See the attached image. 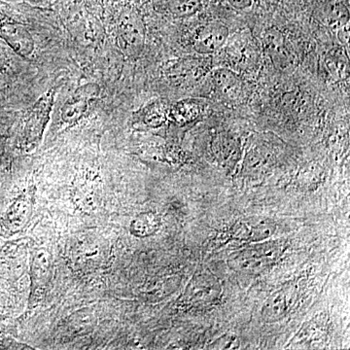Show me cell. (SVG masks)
Returning <instances> with one entry per match:
<instances>
[{"mask_svg": "<svg viewBox=\"0 0 350 350\" xmlns=\"http://www.w3.org/2000/svg\"><path fill=\"white\" fill-rule=\"evenodd\" d=\"M222 50L226 61L236 70H252L259 64V46L250 32L239 31L229 36Z\"/></svg>", "mask_w": 350, "mask_h": 350, "instance_id": "6da1fadb", "label": "cell"}, {"mask_svg": "<svg viewBox=\"0 0 350 350\" xmlns=\"http://www.w3.org/2000/svg\"><path fill=\"white\" fill-rule=\"evenodd\" d=\"M55 89L44 94L27 115L25 126V144L32 148L40 142L43 131L50 118V113L54 105Z\"/></svg>", "mask_w": 350, "mask_h": 350, "instance_id": "7a4b0ae2", "label": "cell"}, {"mask_svg": "<svg viewBox=\"0 0 350 350\" xmlns=\"http://www.w3.org/2000/svg\"><path fill=\"white\" fill-rule=\"evenodd\" d=\"M229 36V29L222 23H207L198 27L193 34L191 44L198 54L211 56L222 51Z\"/></svg>", "mask_w": 350, "mask_h": 350, "instance_id": "3957f363", "label": "cell"}, {"mask_svg": "<svg viewBox=\"0 0 350 350\" xmlns=\"http://www.w3.org/2000/svg\"><path fill=\"white\" fill-rule=\"evenodd\" d=\"M100 93V88L98 85H85L75 92L70 98L64 103L62 110V119L64 123L75 124L86 114L90 105Z\"/></svg>", "mask_w": 350, "mask_h": 350, "instance_id": "277c9868", "label": "cell"}, {"mask_svg": "<svg viewBox=\"0 0 350 350\" xmlns=\"http://www.w3.org/2000/svg\"><path fill=\"white\" fill-rule=\"evenodd\" d=\"M209 66L208 59L204 57H187L172 66L170 76L177 84L193 85L206 75Z\"/></svg>", "mask_w": 350, "mask_h": 350, "instance_id": "5b68a950", "label": "cell"}, {"mask_svg": "<svg viewBox=\"0 0 350 350\" xmlns=\"http://www.w3.org/2000/svg\"><path fill=\"white\" fill-rule=\"evenodd\" d=\"M100 188L96 178L87 176L76 182L72 189L71 200L80 211L93 213L100 202Z\"/></svg>", "mask_w": 350, "mask_h": 350, "instance_id": "8992f818", "label": "cell"}, {"mask_svg": "<svg viewBox=\"0 0 350 350\" xmlns=\"http://www.w3.org/2000/svg\"><path fill=\"white\" fill-rule=\"evenodd\" d=\"M213 84L225 100L238 101L243 94V83L231 68H219L213 75Z\"/></svg>", "mask_w": 350, "mask_h": 350, "instance_id": "52a82bcc", "label": "cell"}, {"mask_svg": "<svg viewBox=\"0 0 350 350\" xmlns=\"http://www.w3.org/2000/svg\"><path fill=\"white\" fill-rule=\"evenodd\" d=\"M52 268V258L47 250L44 248L34 251L31 259V284L32 294L43 291L46 283L49 280Z\"/></svg>", "mask_w": 350, "mask_h": 350, "instance_id": "ba28073f", "label": "cell"}, {"mask_svg": "<svg viewBox=\"0 0 350 350\" xmlns=\"http://www.w3.org/2000/svg\"><path fill=\"white\" fill-rule=\"evenodd\" d=\"M160 225V217L156 213H142L131 221L130 231L137 238H145L155 234Z\"/></svg>", "mask_w": 350, "mask_h": 350, "instance_id": "9c48e42d", "label": "cell"}, {"mask_svg": "<svg viewBox=\"0 0 350 350\" xmlns=\"http://www.w3.org/2000/svg\"><path fill=\"white\" fill-rule=\"evenodd\" d=\"M105 248L103 247V243L100 241L96 239L94 241H88L81 245H78L77 248V259L81 261L83 266L87 265H96L101 262L105 257Z\"/></svg>", "mask_w": 350, "mask_h": 350, "instance_id": "30bf717a", "label": "cell"}, {"mask_svg": "<svg viewBox=\"0 0 350 350\" xmlns=\"http://www.w3.org/2000/svg\"><path fill=\"white\" fill-rule=\"evenodd\" d=\"M200 9V0H174L172 11L178 17H188L194 15Z\"/></svg>", "mask_w": 350, "mask_h": 350, "instance_id": "8fae6325", "label": "cell"}, {"mask_svg": "<svg viewBox=\"0 0 350 350\" xmlns=\"http://www.w3.org/2000/svg\"><path fill=\"white\" fill-rule=\"evenodd\" d=\"M236 10H245L252 5L253 0H226Z\"/></svg>", "mask_w": 350, "mask_h": 350, "instance_id": "7c38bea8", "label": "cell"}]
</instances>
